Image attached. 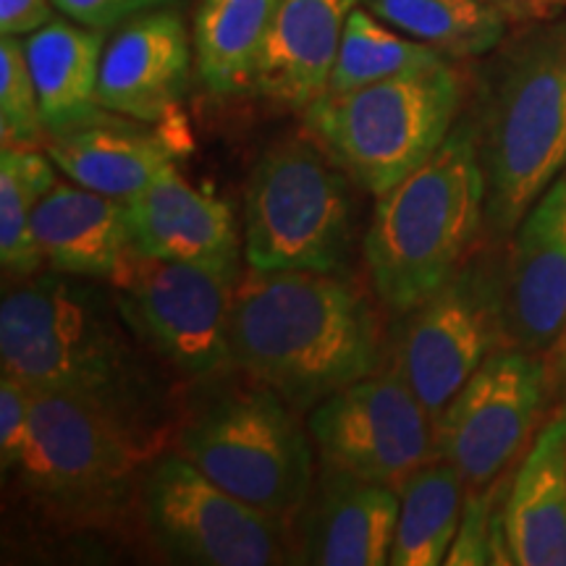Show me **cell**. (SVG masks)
Wrapping results in <instances>:
<instances>
[{
  "instance_id": "7",
  "label": "cell",
  "mask_w": 566,
  "mask_h": 566,
  "mask_svg": "<svg viewBox=\"0 0 566 566\" xmlns=\"http://www.w3.org/2000/svg\"><path fill=\"white\" fill-rule=\"evenodd\" d=\"M179 454L273 520H294L313 493L307 430L268 386L231 391L197 412L181 428Z\"/></svg>"
},
{
  "instance_id": "33",
  "label": "cell",
  "mask_w": 566,
  "mask_h": 566,
  "mask_svg": "<svg viewBox=\"0 0 566 566\" xmlns=\"http://www.w3.org/2000/svg\"><path fill=\"white\" fill-rule=\"evenodd\" d=\"M566 11V0H525V21L554 19Z\"/></svg>"
},
{
  "instance_id": "22",
  "label": "cell",
  "mask_w": 566,
  "mask_h": 566,
  "mask_svg": "<svg viewBox=\"0 0 566 566\" xmlns=\"http://www.w3.org/2000/svg\"><path fill=\"white\" fill-rule=\"evenodd\" d=\"M24 51L40 95L48 137L108 113L97 103L105 32L71 19H53L51 24L24 38Z\"/></svg>"
},
{
  "instance_id": "11",
  "label": "cell",
  "mask_w": 566,
  "mask_h": 566,
  "mask_svg": "<svg viewBox=\"0 0 566 566\" xmlns=\"http://www.w3.org/2000/svg\"><path fill=\"white\" fill-rule=\"evenodd\" d=\"M142 504L153 537L176 562L273 566L296 556L286 522L239 501L181 454L147 464Z\"/></svg>"
},
{
  "instance_id": "5",
  "label": "cell",
  "mask_w": 566,
  "mask_h": 566,
  "mask_svg": "<svg viewBox=\"0 0 566 566\" xmlns=\"http://www.w3.org/2000/svg\"><path fill=\"white\" fill-rule=\"evenodd\" d=\"M467 82L454 61L352 92H325L304 126L325 155L373 197L415 174L459 122Z\"/></svg>"
},
{
  "instance_id": "24",
  "label": "cell",
  "mask_w": 566,
  "mask_h": 566,
  "mask_svg": "<svg viewBox=\"0 0 566 566\" xmlns=\"http://www.w3.org/2000/svg\"><path fill=\"white\" fill-rule=\"evenodd\" d=\"M388 27L451 61L485 59L509 38L514 17L493 0H363Z\"/></svg>"
},
{
  "instance_id": "4",
  "label": "cell",
  "mask_w": 566,
  "mask_h": 566,
  "mask_svg": "<svg viewBox=\"0 0 566 566\" xmlns=\"http://www.w3.org/2000/svg\"><path fill=\"white\" fill-rule=\"evenodd\" d=\"M71 279L53 271L6 289L0 304L3 373L132 415L139 380L118 325L122 313L103 292Z\"/></svg>"
},
{
  "instance_id": "13",
  "label": "cell",
  "mask_w": 566,
  "mask_h": 566,
  "mask_svg": "<svg viewBox=\"0 0 566 566\" xmlns=\"http://www.w3.org/2000/svg\"><path fill=\"white\" fill-rule=\"evenodd\" d=\"M546 396L541 354L495 349L436 420V459L457 467L467 493L485 491L525 449Z\"/></svg>"
},
{
  "instance_id": "28",
  "label": "cell",
  "mask_w": 566,
  "mask_h": 566,
  "mask_svg": "<svg viewBox=\"0 0 566 566\" xmlns=\"http://www.w3.org/2000/svg\"><path fill=\"white\" fill-rule=\"evenodd\" d=\"M40 95L24 40L0 38V137L3 147H34L45 139Z\"/></svg>"
},
{
  "instance_id": "18",
  "label": "cell",
  "mask_w": 566,
  "mask_h": 566,
  "mask_svg": "<svg viewBox=\"0 0 566 566\" xmlns=\"http://www.w3.org/2000/svg\"><path fill=\"white\" fill-rule=\"evenodd\" d=\"M363 0H281L254 69L252 90L304 111L328 92L346 21Z\"/></svg>"
},
{
  "instance_id": "14",
  "label": "cell",
  "mask_w": 566,
  "mask_h": 566,
  "mask_svg": "<svg viewBox=\"0 0 566 566\" xmlns=\"http://www.w3.org/2000/svg\"><path fill=\"white\" fill-rule=\"evenodd\" d=\"M504 338L533 354L566 338V171L514 231L504 265Z\"/></svg>"
},
{
  "instance_id": "3",
  "label": "cell",
  "mask_w": 566,
  "mask_h": 566,
  "mask_svg": "<svg viewBox=\"0 0 566 566\" xmlns=\"http://www.w3.org/2000/svg\"><path fill=\"white\" fill-rule=\"evenodd\" d=\"M485 226V176L470 118L459 116L428 160L378 197L365 265L388 313L407 315L470 260Z\"/></svg>"
},
{
  "instance_id": "6",
  "label": "cell",
  "mask_w": 566,
  "mask_h": 566,
  "mask_svg": "<svg viewBox=\"0 0 566 566\" xmlns=\"http://www.w3.org/2000/svg\"><path fill=\"white\" fill-rule=\"evenodd\" d=\"M349 179L321 145L286 139L252 168L244 263L260 273H336L352 244Z\"/></svg>"
},
{
  "instance_id": "35",
  "label": "cell",
  "mask_w": 566,
  "mask_h": 566,
  "mask_svg": "<svg viewBox=\"0 0 566 566\" xmlns=\"http://www.w3.org/2000/svg\"><path fill=\"white\" fill-rule=\"evenodd\" d=\"M564 367H566V338H564Z\"/></svg>"
},
{
  "instance_id": "9",
  "label": "cell",
  "mask_w": 566,
  "mask_h": 566,
  "mask_svg": "<svg viewBox=\"0 0 566 566\" xmlns=\"http://www.w3.org/2000/svg\"><path fill=\"white\" fill-rule=\"evenodd\" d=\"M153 443L134 415L80 394L32 386V420L19 475L27 491L69 512L118 504Z\"/></svg>"
},
{
  "instance_id": "30",
  "label": "cell",
  "mask_w": 566,
  "mask_h": 566,
  "mask_svg": "<svg viewBox=\"0 0 566 566\" xmlns=\"http://www.w3.org/2000/svg\"><path fill=\"white\" fill-rule=\"evenodd\" d=\"M493 495L467 493L459 533L451 543L446 564H488L493 562Z\"/></svg>"
},
{
  "instance_id": "8",
  "label": "cell",
  "mask_w": 566,
  "mask_h": 566,
  "mask_svg": "<svg viewBox=\"0 0 566 566\" xmlns=\"http://www.w3.org/2000/svg\"><path fill=\"white\" fill-rule=\"evenodd\" d=\"M122 321L166 363L192 380L231 370V317L242 254L158 260L132 247L111 275Z\"/></svg>"
},
{
  "instance_id": "12",
  "label": "cell",
  "mask_w": 566,
  "mask_h": 566,
  "mask_svg": "<svg viewBox=\"0 0 566 566\" xmlns=\"http://www.w3.org/2000/svg\"><path fill=\"white\" fill-rule=\"evenodd\" d=\"M323 470L405 491L436 459V420L394 370L373 373L310 409Z\"/></svg>"
},
{
  "instance_id": "19",
  "label": "cell",
  "mask_w": 566,
  "mask_h": 566,
  "mask_svg": "<svg viewBox=\"0 0 566 566\" xmlns=\"http://www.w3.org/2000/svg\"><path fill=\"white\" fill-rule=\"evenodd\" d=\"M118 118L103 116L51 134L45 147L48 158L66 179L126 205L174 166L179 147L163 129L145 132L129 124L132 118Z\"/></svg>"
},
{
  "instance_id": "15",
  "label": "cell",
  "mask_w": 566,
  "mask_h": 566,
  "mask_svg": "<svg viewBox=\"0 0 566 566\" xmlns=\"http://www.w3.org/2000/svg\"><path fill=\"white\" fill-rule=\"evenodd\" d=\"M192 63L195 42L179 13H142L105 42L97 103L139 124L166 122L187 95Z\"/></svg>"
},
{
  "instance_id": "16",
  "label": "cell",
  "mask_w": 566,
  "mask_h": 566,
  "mask_svg": "<svg viewBox=\"0 0 566 566\" xmlns=\"http://www.w3.org/2000/svg\"><path fill=\"white\" fill-rule=\"evenodd\" d=\"M401 495L394 488L323 470L302 512L296 562L315 566L391 564Z\"/></svg>"
},
{
  "instance_id": "2",
  "label": "cell",
  "mask_w": 566,
  "mask_h": 566,
  "mask_svg": "<svg viewBox=\"0 0 566 566\" xmlns=\"http://www.w3.org/2000/svg\"><path fill=\"white\" fill-rule=\"evenodd\" d=\"M464 116L485 176V226L509 237L566 171V19H530L488 53Z\"/></svg>"
},
{
  "instance_id": "20",
  "label": "cell",
  "mask_w": 566,
  "mask_h": 566,
  "mask_svg": "<svg viewBox=\"0 0 566 566\" xmlns=\"http://www.w3.org/2000/svg\"><path fill=\"white\" fill-rule=\"evenodd\" d=\"M132 247L158 260H212L242 254L229 202L197 189L176 166L126 202Z\"/></svg>"
},
{
  "instance_id": "32",
  "label": "cell",
  "mask_w": 566,
  "mask_h": 566,
  "mask_svg": "<svg viewBox=\"0 0 566 566\" xmlns=\"http://www.w3.org/2000/svg\"><path fill=\"white\" fill-rule=\"evenodd\" d=\"M53 0H0V34L30 38L55 19Z\"/></svg>"
},
{
  "instance_id": "31",
  "label": "cell",
  "mask_w": 566,
  "mask_h": 566,
  "mask_svg": "<svg viewBox=\"0 0 566 566\" xmlns=\"http://www.w3.org/2000/svg\"><path fill=\"white\" fill-rule=\"evenodd\" d=\"M171 3L176 0H53L55 11H61L63 17L101 32L122 27L142 13L166 9Z\"/></svg>"
},
{
  "instance_id": "10",
  "label": "cell",
  "mask_w": 566,
  "mask_h": 566,
  "mask_svg": "<svg viewBox=\"0 0 566 566\" xmlns=\"http://www.w3.org/2000/svg\"><path fill=\"white\" fill-rule=\"evenodd\" d=\"M504 265L478 254L446 286L409 310L394 338V370L438 420L504 338Z\"/></svg>"
},
{
  "instance_id": "21",
  "label": "cell",
  "mask_w": 566,
  "mask_h": 566,
  "mask_svg": "<svg viewBox=\"0 0 566 566\" xmlns=\"http://www.w3.org/2000/svg\"><path fill=\"white\" fill-rule=\"evenodd\" d=\"M45 265L74 279H111L132 250L126 205L80 184H55L32 216Z\"/></svg>"
},
{
  "instance_id": "23",
  "label": "cell",
  "mask_w": 566,
  "mask_h": 566,
  "mask_svg": "<svg viewBox=\"0 0 566 566\" xmlns=\"http://www.w3.org/2000/svg\"><path fill=\"white\" fill-rule=\"evenodd\" d=\"M281 0H200L195 11V66L212 95L252 90L254 69Z\"/></svg>"
},
{
  "instance_id": "27",
  "label": "cell",
  "mask_w": 566,
  "mask_h": 566,
  "mask_svg": "<svg viewBox=\"0 0 566 566\" xmlns=\"http://www.w3.org/2000/svg\"><path fill=\"white\" fill-rule=\"evenodd\" d=\"M55 163L32 147H3L0 155V263L11 279H30L45 265L32 216L55 187Z\"/></svg>"
},
{
  "instance_id": "17",
  "label": "cell",
  "mask_w": 566,
  "mask_h": 566,
  "mask_svg": "<svg viewBox=\"0 0 566 566\" xmlns=\"http://www.w3.org/2000/svg\"><path fill=\"white\" fill-rule=\"evenodd\" d=\"M493 562L566 566V415L543 424L493 522Z\"/></svg>"
},
{
  "instance_id": "1",
  "label": "cell",
  "mask_w": 566,
  "mask_h": 566,
  "mask_svg": "<svg viewBox=\"0 0 566 566\" xmlns=\"http://www.w3.org/2000/svg\"><path fill=\"white\" fill-rule=\"evenodd\" d=\"M233 365L296 412L378 373L380 323L357 286L334 273H260L239 283Z\"/></svg>"
},
{
  "instance_id": "25",
  "label": "cell",
  "mask_w": 566,
  "mask_h": 566,
  "mask_svg": "<svg viewBox=\"0 0 566 566\" xmlns=\"http://www.w3.org/2000/svg\"><path fill=\"white\" fill-rule=\"evenodd\" d=\"M399 495L391 566L446 564L464 509V483L457 467L433 459L409 478Z\"/></svg>"
},
{
  "instance_id": "29",
  "label": "cell",
  "mask_w": 566,
  "mask_h": 566,
  "mask_svg": "<svg viewBox=\"0 0 566 566\" xmlns=\"http://www.w3.org/2000/svg\"><path fill=\"white\" fill-rule=\"evenodd\" d=\"M32 420V386L3 373L0 380V462L3 470H17L24 457Z\"/></svg>"
},
{
  "instance_id": "34",
  "label": "cell",
  "mask_w": 566,
  "mask_h": 566,
  "mask_svg": "<svg viewBox=\"0 0 566 566\" xmlns=\"http://www.w3.org/2000/svg\"><path fill=\"white\" fill-rule=\"evenodd\" d=\"M493 3L504 6V9L514 17V21H525V0H493Z\"/></svg>"
},
{
  "instance_id": "26",
  "label": "cell",
  "mask_w": 566,
  "mask_h": 566,
  "mask_svg": "<svg viewBox=\"0 0 566 566\" xmlns=\"http://www.w3.org/2000/svg\"><path fill=\"white\" fill-rule=\"evenodd\" d=\"M443 63H451V59L388 27L386 21H380L359 3L346 21L342 48H338L334 71H331L328 92H352L391 80V76L438 69Z\"/></svg>"
}]
</instances>
